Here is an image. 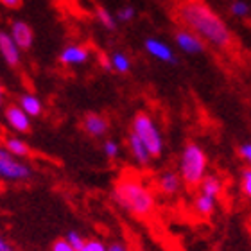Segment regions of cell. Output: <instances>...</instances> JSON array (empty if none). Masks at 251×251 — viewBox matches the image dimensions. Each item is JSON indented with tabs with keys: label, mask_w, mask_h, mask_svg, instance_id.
Wrapping results in <instances>:
<instances>
[{
	"label": "cell",
	"mask_w": 251,
	"mask_h": 251,
	"mask_svg": "<svg viewBox=\"0 0 251 251\" xmlns=\"http://www.w3.org/2000/svg\"><path fill=\"white\" fill-rule=\"evenodd\" d=\"M179 20L198 34L203 42L217 49H228L231 45V31L226 22L212 7L201 0H185L178 7Z\"/></svg>",
	"instance_id": "1"
},
{
	"label": "cell",
	"mask_w": 251,
	"mask_h": 251,
	"mask_svg": "<svg viewBox=\"0 0 251 251\" xmlns=\"http://www.w3.org/2000/svg\"><path fill=\"white\" fill-rule=\"evenodd\" d=\"M111 198L115 203L135 217L149 219L156 210V198L149 187L135 176H122L111 188Z\"/></svg>",
	"instance_id": "2"
},
{
	"label": "cell",
	"mask_w": 251,
	"mask_h": 251,
	"mask_svg": "<svg viewBox=\"0 0 251 251\" xmlns=\"http://www.w3.org/2000/svg\"><path fill=\"white\" fill-rule=\"evenodd\" d=\"M206 167H208V158L203 147L194 142L187 144L179 158V176L183 183L188 187H201L203 179L206 178Z\"/></svg>",
	"instance_id": "3"
},
{
	"label": "cell",
	"mask_w": 251,
	"mask_h": 251,
	"mask_svg": "<svg viewBox=\"0 0 251 251\" xmlns=\"http://www.w3.org/2000/svg\"><path fill=\"white\" fill-rule=\"evenodd\" d=\"M131 131H135L136 135L140 136V140L146 144L152 158H158L163 151V140L162 135L158 131L156 124L152 121L151 115H147L144 111H138L133 121H131Z\"/></svg>",
	"instance_id": "4"
},
{
	"label": "cell",
	"mask_w": 251,
	"mask_h": 251,
	"mask_svg": "<svg viewBox=\"0 0 251 251\" xmlns=\"http://www.w3.org/2000/svg\"><path fill=\"white\" fill-rule=\"evenodd\" d=\"M31 167L24 163L20 158L11 154L5 147L0 151V178L4 181H25L31 178Z\"/></svg>",
	"instance_id": "5"
},
{
	"label": "cell",
	"mask_w": 251,
	"mask_h": 251,
	"mask_svg": "<svg viewBox=\"0 0 251 251\" xmlns=\"http://www.w3.org/2000/svg\"><path fill=\"white\" fill-rule=\"evenodd\" d=\"M4 119L7 122L11 129L16 131V133H27L31 129V117L27 115L25 111L22 110L18 104H9L4 110Z\"/></svg>",
	"instance_id": "6"
},
{
	"label": "cell",
	"mask_w": 251,
	"mask_h": 251,
	"mask_svg": "<svg viewBox=\"0 0 251 251\" xmlns=\"http://www.w3.org/2000/svg\"><path fill=\"white\" fill-rule=\"evenodd\" d=\"M22 49L16 45V42L11 38L9 32L2 31L0 32V54H2V59L5 61V65L11 68H16L20 65L22 56H20Z\"/></svg>",
	"instance_id": "7"
},
{
	"label": "cell",
	"mask_w": 251,
	"mask_h": 251,
	"mask_svg": "<svg viewBox=\"0 0 251 251\" xmlns=\"http://www.w3.org/2000/svg\"><path fill=\"white\" fill-rule=\"evenodd\" d=\"M9 34L22 50H29V49L32 47V42H34V32H32L31 25H29L27 22H24V20L11 22Z\"/></svg>",
	"instance_id": "8"
},
{
	"label": "cell",
	"mask_w": 251,
	"mask_h": 251,
	"mask_svg": "<svg viewBox=\"0 0 251 251\" xmlns=\"http://www.w3.org/2000/svg\"><path fill=\"white\" fill-rule=\"evenodd\" d=\"M144 47H146L147 52L151 54L152 58H156L158 61L171 63V65L176 63V56H174L173 49L169 47L167 43L156 40V38H147L146 42H144Z\"/></svg>",
	"instance_id": "9"
},
{
	"label": "cell",
	"mask_w": 251,
	"mask_h": 251,
	"mask_svg": "<svg viewBox=\"0 0 251 251\" xmlns=\"http://www.w3.org/2000/svg\"><path fill=\"white\" fill-rule=\"evenodd\" d=\"M174 38H176L178 47L187 54H201L204 50L203 40L192 31H178Z\"/></svg>",
	"instance_id": "10"
},
{
	"label": "cell",
	"mask_w": 251,
	"mask_h": 251,
	"mask_svg": "<svg viewBox=\"0 0 251 251\" xmlns=\"http://www.w3.org/2000/svg\"><path fill=\"white\" fill-rule=\"evenodd\" d=\"M127 146H129L131 156L135 158L136 163H140V165H147L149 163V160L152 158L151 152H149L146 144L140 140V136L136 135L135 131H131L129 135H127Z\"/></svg>",
	"instance_id": "11"
},
{
	"label": "cell",
	"mask_w": 251,
	"mask_h": 251,
	"mask_svg": "<svg viewBox=\"0 0 251 251\" xmlns=\"http://www.w3.org/2000/svg\"><path fill=\"white\" fill-rule=\"evenodd\" d=\"M181 183H183V179L181 176L173 171H167V173H163L158 176L156 179V187L158 190L165 196H174V194L179 192V188H181Z\"/></svg>",
	"instance_id": "12"
},
{
	"label": "cell",
	"mask_w": 251,
	"mask_h": 251,
	"mask_svg": "<svg viewBox=\"0 0 251 251\" xmlns=\"http://www.w3.org/2000/svg\"><path fill=\"white\" fill-rule=\"evenodd\" d=\"M90 58V50L81 45H68L59 54V61L63 65H83Z\"/></svg>",
	"instance_id": "13"
},
{
	"label": "cell",
	"mask_w": 251,
	"mask_h": 251,
	"mask_svg": "<svg viewBox=\"0 0 251 251\" xmlns=\"http://www.w3.org/2000/svg\"><path fill=\"white\" fill-rule=\"evenodd\" d=\"M83 129L88 133L90 136H102L106 135V131L110 129V124L104 117L99 113H88L83 119Z\"/></svg>",
	"instance_id": "14"
},
{
	"label": "cell",
	"mask_w": 251,
	"mask_h": 251,
	"mask_svg": "<svg viewBox=\"0 0 251 251\" xmlns=\"http://www.w3.org/2000/svg\"><path fill=\"white\" fill-rule=\"evenodd\" d=\"M215 210V198L212 196H206V194L199 192L196 198H194V212L201 217H210Z\"/></svg>",
	"instance_id": "15"
},
{
	"label": "cell",
	"mask_w": 251,
	"mask_h": 251,
	"mask_svg": "<svg viewBox=\"0 0 251 251\" xmlns=\"http://www.w3.org/2000/svg\"><path fill=\"white\" fill-rule=\"evenodd\" d=\"M18 106H20L22 110L25 111L29 117H40L42 115V102L38 99L34 94H24L20 95V100H18Z\"/></svg>",
	"instance_id": "16"
},
{
	"label": "cell",
	"mask_w": 251,
	"mask_h": 251,
	"mask_svg": "<svg viewBox=\"0 0 251 251\" xmlns=\"http://www.w3.org/2000/svg\"><path fill=\"white\" fill-rule=\"evenodd\" d=\"M201 192L206 194V196H212V198H217L223 190V179L219 176H215V174H206V178L203 179V183H201Z\"/></svg>",
	"instance_id": "17"
},
{
	"label": "cell",
	"mask_w": 251,
	"mask_h": 251,
	"mask_svg": "<svg viewBox=\"0 0 251 251\" xmlns=\"http://www.w3.org/2000/svg\"><path fill=\"white\" fill-rule=\"evenodd\" d=\"M4 147L11 152V154H15L16 158L29 156V146H27L24 140L16 138V136H7L4 142Z\"/></svg>",
	"instance_id": "18"
},
{
	"label": "cell",
	"mask_w": 251,
	"mask_h": 251,
	"mask_svg": "<svg viewBox=\"0 0 251 251\" xmlns=\"http://www.w3.org/2000/svg\"><path fill=\"white\" fill-rule=\"evenodd\" d=\"M110 65H111V68H113L115 72H121V74H126L131 67L129 58H127L124 52H113V54H111Z\"/></svg>",
	"instance_id": "19"
},
{
	"label": "cell",
	"mask_w": 251,
	"mask_h": 251,
	"mask_svg": "<svg viewBox=\"0 0 251 251\" xmlns=\"http://www.w3.org/2000/svg\"><path fill=\"white\" fill-rule=\"evenodd\" d=\"M95 15H97V20H99L100 24L106 27V29H110V31H113V29H115V18H113V16H111L110 13L104 9V7H97Z\"/></svg>",
	"instance_id": "20"
},
{
	"label": "cell",
	"mask_w": 251,
	"mask_h": 251,
	"mask_svg": "<svg viewBox=\"0 0 251 251\" xmlns=\"http://www.w3.org/2000/svg\"><path fill=\"white\" fill-rule=\"evenodd\" d=\"M230 11L235 16H241V18H244V16L250 15V5H248L244 0H235V2H231Z\"/></svg>",
	"instance_id": "21"
},
{
	"label": "cell",
	"mask_w": 251,
	"mask_h": 251,
	"mask_svg": "<svg viewBox=\"0 0 251 251\" xmlns=\"http://www.w3.org/2000/svg\"><path fill=\"white\" fill-rule=\"evenodd\" d=\"M65 239H67V241L70 242V244H72V246L75 248L77 251H81V248H83L84 242H86V239H83V235H81V233H77V231H74V230L68 231Z\"/></svg>",
	"instance_id": "22"
},
{
	"label": "cell",
	"mask_w": 251,
	"mask_h": 251,
	"mask_svg": "<svg viewBox=\"0 0 251 251\" xmlns=\"http://www.w3.org/2000/svg\"><path fill=\"white\" fill-rule=\"evenodd\" d=\"M81 251H108V246H106L104 242L97 241V239H86Z\"/></svg>",
	"instance_id": "23"
},
{
	"label": "cell",
	"mask_w": 251,
	"mask_h": 251,
	"mask_svg": "<svg viewBox=\"0 0 251 251\" xmlns=\"http://www.w3.org/2000/svg\"><path fill=\"white\" fill-rule=\"evenodd\" d=\"M241 187H242V192H244V196L251 199V169H246V171H242Z\"/></svg>",
	"instance_id": "24"
},
{
	"label": "cell",
	"mask_w": 251,
	"mask_h": 251,
	"mask_svg": "<svg viewBox=\"0 0 251 251\" xmlns=\"http://www.w3.org/2000/svg\"><path fill=\"white\" fill-rule=\"evenodd\" d=\"M102 151H104V154L108 158H117V154H119V144H117L115 140H106L104 146H102Z\"/></svg>",
	"instance_id": "25"
},
{
	"label": "cell",
	"mask_w": 251,
	"mask_h": 251,
	"mask_svg": "<svg viewBox=\"0 0 251 251\" xmlns=\"http://www.w3.org/2000/svg\"><path fill=\"white\" fill-rule=\"evenodd\" d=\"M50 251H77V250H75V248H74L67 239H58V241L52 242Z\"/></svg>",
	"instance_id": "26"
},
{
	"label": "cell",
	"mask_w": 251,
	"mask_h": 251,
	"mask_svg": "<svg viewBox=\"0 0 251 251\" xmlns=\"http://www.w3.org/2000/svg\"><path fill=\"white\" fill-rule=\"evenodd\" d=\"M135 7H131V5H126V7H122L119 13H117V18L121 22H131L133 18H135Z\"/></svg>",
	"instance_id": "27"
},
{
	"label": "cell",
	"mask_w": 251,
	"mask_h": 251,
	"mask_svg": "<svg viewBox=\"0 0 251 251\" xmlns=\"http://www.w3.org/2000/svg\"><path fill=\"white\" fill-rule=\"evenodd\" d=\"M239 154H241L246 162H250L251 160V144L248 142V144H242L241 147H239Z\"/></svg>",
	"instance_id": "28"
},
{
	"label": "cell",
	"mask_w": 251,
	"mask_h": 251,
	"mask_svg": "<svg viewBox=\"0 0 251 251\" xmlns=\"http://www.w3.org/2000/svg\"><path fill=\"white\" fill-rule=\"evenodd\" d=\"M108 251H129V248L126 246L122 241H113L108 244Z\"/></svg>",
	"instance_id": "29"
},
{
	"label": "cell",
	"mask_w": 251,
	"mask_h": 251,
	"mask_svg": "<svg viewBox=\"0 0 251 251\" xmlns=\"http://www.w3.org/2000/svg\"><path fill=\"white\" fill-rule=\"evenodd\" d=\"M0 4L7 9H18V7H22L24 0H0Z\"/></svg>",
	"instance_id": "30"
},
{
	"label": "cell",
	"mask_w": 251,
	"mask_h": 251,
	"mask_svg": "<svg viewBox=\"0 0 251 251\" xmlns=\"http://www.w3.org/2000/svg\"><path fill=\"white\" fill-rule=\"evenodd\" d=\"M0 251H15V250H13V246H11L5 239H2V241H0Z\"/></svg>",
	"instance_id": "31"
},
{
	"label": "cell",
	"mask_w": 251,
	"mask_h": 251,
	"mask_svg": "<svg viewBox=\"0 0 251 251\" xmlns=\"http://www.w3.org/2000/svg\"><path fill=\"white\" fill-rule=\"evenodd\" d=\"M248 163H250V169H251V160H250V162H248Z\"/></svg>",
	"instance_id": "32"
}]
</instances>
